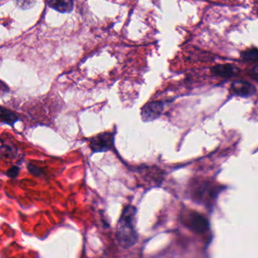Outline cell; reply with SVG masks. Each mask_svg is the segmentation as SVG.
Returning <instances> with one entry per match:
<instances>
[{
  "label": "cell",
  "mask_w": 258,
  "mask_h": 258,
  "mask_svg": "<svg viewBox=\"0 0 258 258\" xmlns=\"http://www.w3.org/2000/svg\"><path fill=\"white\" fill-rule=\"evenodd\" d=\"M136 207L127 205L120 217L117 227V239L121 247L130 248L137 243L139 235L136 230Z\"/></svg>",
  "instance_id": "1"
},
{
  "label": "cell",
  "mask_w": 258,
  "mask_h": 258,
  "mask_svg": "<svg viewBox=\"0 0 258 258\" xmlns=\"http://www.w3.org/2000/svg\"><path fill=\"white\" fill-rule=\"evenodd\" d=\"M231 90L234 94L241 97H250L256 92V89L251 83L243 80H237L232 82Z\"/></svg>",
  "instance_id": "5"
},
{
  "label": "cell",
  "mask_w": 258,
  "mask_h": 258,
  "mask_svg": "<svg viewBox=\"0 0 258 258\" xmlns=\"http://www.w3.org/2000/svg\"><path fill=\"white\" fill-rule=\"evenodd\" d=\"M185 224L193 232L204 233L209 228L208 219L196 211H190L186 214Z\"/></svg>",
  "instance_id": "3"
},
{
  "label": "cell",
  "mask_w": 258,
  "mask_h": 258,
  "mask_svg": "<svg viewBox=\"0 0 258 258\" xmlns=\"http://www.w3.org/2000/svg\"><path fill=\"white\" fill-rule=\"evenodd\" d=\"M252 77L258 82V73H253V74H252Z\"/></svg>",
  "instance_id": "12"
},
{
  "label": "cell",
  "mask_w": 258,
  "mask_h": 258,
  "mask_svg": "<svg viewBox=\"0 0 258 258\" xmlns=\"http://www.w3.org/2000/svg\"><path fill=\"white\" fill-rule=\"evenodd\" d=\"M0 118H1L3 124H8L13 127L16 122L19 121V116L15 112L5 109L4 107H1Z\"/></svg>",
  "instance_id": "8"
},
{
  "label": "cell",
  "mask_w": 258,
  "mask_h": 258,
  "mask_svg": "<svg viewBox=\"0 0 258 258\" xmlns=\"http://www.w3.org/2000/svg\"><path fill=\"white\" fill-rule=\"evenodd\" d=\"M28 170H29L30 173L32 174V175H35L37 177L43 176V170L40 169L38 166H35V165L32 164H28Z\"/></svg>",
  "instance_id": "11"
},
{
  "label": "cell",
  "mask_w": 258,
  "mask_h": 258,
  "mask_svg": "<svg viewBox=\"0 0 258 258\" xmlns=\"http://www.w3.org/2000/svg\"><path fill=\"white\" fill-rule=\"evenodd\" d=\"M163 104L160 102H152L144 106L142 110L143 121H150L158 118L163 112Z\"/></svg>",
  "instance_id": "4"
},
{
  "label": "cell",
  "mask_w": 258,
  "mask_h": 258,
  "mask_svg": "<svg viewBox=\"0 0 258 258\" xmlns=\"http://www.w3.org/2000/svg\"><path fill=\"white\" fill-rule=\"evenodd\" d=\"M19 172H20V167L18 166H13L7 171L6 175H7L8 178L14 179V178H16L19 176Z\"/></svg>",
  "instance_id": "10"
},
{
  "label": "cell",
  "mask_w": 258,
  "mask_h": 258,
  "mask_svg": "<svg viewBox=\"0 0 258 258\" xmlns=\"http://www.w3.org/2000/svg\"><path fill=\"white\" fill-rule=\"evenodd\" d=\"M238 69L232 64H217L211 67V71L215 76H222V77H229L233 76Z\"/></svg>",
  "instance_id": "7"
},
{
  "label": "cell",
  "mask_w": 258,
  "mask_h": 258,
  "mask_svg": "<svg viewBox=\"0 0 258 258\" xmlns=\"http://www.w3.org/2000/svg\"><path fill=\"white\" fill-rule=\"evenodd\" d=\"M241 58L247 61H258V49H251L241 52Z\"/></svg>",
  "instance_id": "9"
},
{
  "label": "cell",
  "mask_w": 258,
  "mask_h": 258,
  "mask_svg": "<svg viewBox=\"0 0 258 258\" xmlns=\"http://www.w3.org/2000/svg\"><path fill=\"white\" fill-rule=\"evenodd\" d=\"M115 132H104L90 139L93 152H106L114 148Z\"/></svg>",
  "instance_id": "2"
},
{
  "label": "cell",
  "mask_w": 258,
  "mask_h": 258,
  "mask_svg": "<svg viewBox=\"0 0 258 258\" xmlns=\"http://www.w3.org/2000/svg\"><path fill=\"white\" fill-rule=\"evenodd\" d=\"M50 8L61 13H69L73 10V0H46Z\"/></svg>",
  "instance_id": "6"
}]
</instances>
